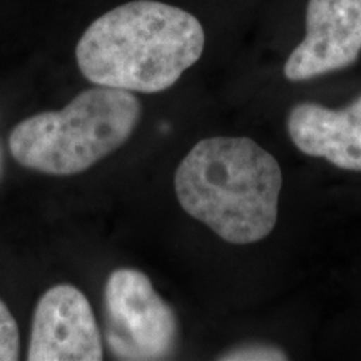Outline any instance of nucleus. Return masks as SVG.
<instances>
[{
  "mask_svg": "<svg viewBox=\"0 0 361 361\" xmlns=\"http://www.w3.org/2000/svg\"><path fill=\"white\" fill-rule=\"evenodd\" d=\"M206 35L183 8L134 0L94 20L75 47L84 78L104 87L156 94L200 61Z\"/></svg>",
  "mask_w": 361,
  "mask_h": 361,
  "instance_id": "obj_1",
  "label": "nucleus"
},
{
  "mask_svg": "<svg viewBox=\"0 0 361 361\" xmlns=\"http://www.w3.org/2000/svg\"><path fill=\"white\" fill-rule=\"evenodd\" d=\"M281 188L276 157L250 137L202 139L174 174L180 207L231 245L273 233Z\"/></svg>",
  "mask_w": 361,
  "mask_h": 361,
  "instance_id": "obj_2",
  "label": "nucleus"
},
{
  "mask_svg": "<svg viewBox=\"0 0 361 361\" xmlns=\"http://www.w3.org/2000/svg\"><path fill=\"white\" fill-rule=\"evenodd\" d=\"M142 116L133 92L87 89L61 111L27 117L12 129L8 147L27 169L72 176L92 168L129 141Z\"/></svg>",
  "mask_w": 361,
  "mask_h": 361,
  "instance_id": "obj_3",
  "label": "nucleus"
},
{
  "mask_svg": "<svg viewBox=\"0 0 361 361\" xmlns=\"http://www.w3.org/2000/svg\"><path fill=\"white\" fill-rule=\"evenodd\" d=\"M106 345L116 360H168L178 345L174 310L142 271H112L104 286Z\"/></svg>",
  "mask_w": 361,
  "mask_h": 361,
  "instance_id": "obj_4",
  "label": "nucleus"
},
{
  "mask_svg": "<svg viewBox=\"0 0 361 361\" xmlns=\"http://www.w3.org/2000/svg\"><path fill=\"white\" fill-rule=\"evenodd\" d=\"M102 336L89 300L72 284H56L35 305L29 361H99Z\"/></svg>",
  "mask_w": 361,
  "mask_h": 361,
  "instance_id": "obj_5",
  "label": "nucleus"
},
{
  "mask_svg": "<svg viewBox=\"0 0 361 361\" xmlns=\"http://www.w3.org/2000/svg\"><path fill=\"white\" fill-rule=\"evenodd\" d=\"M361 54V0H310L306 34L284 64V78L303 82L346 69Z\"/></svg>",
  "mask_w": 361,
  "mask_h": 361,
  "instance_id": "obj_6",
  "label": "nucleus"
},
{
  "mask_svg": "<svg viewBox=\"0 0 361 361\" xmlns=\"http://www.w3.org/2000/svg\"><path fill=\"white\" fill-rule=\"evenodd\" d=\"M288 134L305 154L361 173V96L343 109L298 104L288 116Z\"/></svg>",
  "mask_w": 361,
  "mask_h": 361,
  "instance_id": "obj_7",
  "label": "nucleus"
},
{
  "mask_svg": "<svg viewBox=\"0 0 361 361\" xmlns=\"http://www.w3.org/2000/svg\"><path fill=\"white\" fill-rule=\"evenodd\" d=\"M20 335L16 318L0 300V361L19 360Z\"/></svg>",
  "mask_w": 361,
  "mask_h": 361,
  "instance_id": "obj_8",
  "label": "nucleus"
},
{
  "mask_svg": "<svg viewBox=\"0 0 361 361\" xmlns=\"http://www.w3.org/2000/svg\"><path fill=\"white\" fill-rule=\"evenodd\" d=\"M219 360L228 361H286V351L273 345H261V343H251V345L236 346L228 350L219 356Z\"/></svg>",
  "mask_w": 361,
  "mask_h": 361,
  "instance_id": "obj_9",
  "label": "nucleus"
},
{
  "mask_svg": "<svg viewBox=\"0 0 361 361\" xmlns=\"http://www.w3.org/2000/svg\"><path fill=\"white\" fill-rule=\"evenodd\" d=\"M0 173H2V149H0Z\"/></svg>",
  "mask_w": 361,
  "mask_h": 361,
  "instance_id": "obj_10",
  "label": "nucleus"
}]
</instances>
